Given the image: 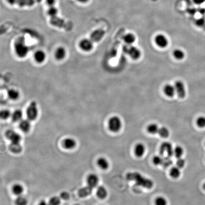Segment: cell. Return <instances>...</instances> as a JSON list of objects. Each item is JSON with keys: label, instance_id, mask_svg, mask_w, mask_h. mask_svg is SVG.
<instances>
[{"label": "cell", "instance_id": "obj_47", "mask_svg": "<svg viewBox=\"0 0 205 205\" xmlns=\"http://www.w3.org/2000/svg\"><path fill=\"white\" fill-rule=\"evenodd\" d=\"M188 12H189L190 14H195L196 12V11L195 9H190L188 10Z\"/></svg>", "mask_w": 205, "mask_h": 205}, {"label": "cell", "instance_id": "obj_14", "mask_svg": "<svg viewBox=\"0 0 205 205\" xmlns=\"http://www.w3.org/2000/svg\"><path fill=\"white\" fill-rule=\"evenodd\" d=\"M145 152V147L143 144L138 143L135 147V153L136 156L140 158L143 156Z\"/></svg>", "mask_w": 205, "mask_h": 205}, {"label": "cell", "instance_id": "obj_50", "mask_svg": "<svg viewBox=\"0 0 205 205\" xmlns=\"http://www.w3.org/2000/svg\"><path fill=\"white\" fill-rule=\"evenodd\" d=\"M203 188H204V190H205V182L204 183V184H203Z\"/></svg>", "mask_w": 205, "mask_h": 205}, {"label": "cell", "instance_id": "obj_3", "mask_svg": "<svg viewBox=\"0 0 205 205\" xmlns=\"http://www.w3.org/2000/svg\"><path fill=\"white\" fill-rule=\"evenodd\" d=\"M38 107L36 102L33 101L30 103L26 109V116L27 119L30 121L36 119L38 116Z\"/></svg>", "mask_w": 205, "mask_h": 205}, {"label": "cell", "instance_id": "obj_43", "mask_svg": "<svg viewBox=\"0 0 205 205\" xmlns=\"http://www.w3.org/2000/svg\"><path fill=\"white\" fill-rule=\"evenodd\" d=\"M70 196L69 193L67 192H62L60 195V198L63 200H68Z\"/></svg>", "mask_w": 205, "mask_h": 205}, {"label": "cell", "instance_id": "obj_5", "mask_svg": "<svg viewBox=\"0 0 205 205\" xmlns=\"http://www.w3.org/2000/svg\"><path fill=\"white\" fill-rule=\"evenodd\" d=\"M172 145L169 142H164L161 144L160 148V153L162 156L170 158L173 155Z\"/></svg>", "mask_w": 205, "mask_h": 205}, {"label": "cell", "instance_id": "obj_38", "mask_svg": "<svg viewBox=\"0 0 205 205\" xmlns=\"http://www.w3.org/2000/svg\"><path fill=\"white\" fill-rule=\"evenodd\" d=\"M163 157L162 156L157 155L154 157L153 158V162L156 165H162L163 162Z\"/></svg>", "mask_w": 205, "mask_h": 205}, {"label": "cell", "instance_id": "obj_33", "mask_svg": "<svg viewBox=\"0 0 205 205\" xmlns=\"http://www.w3.org/2000/svg\"><path fill=\"white\" fill-rule=\"evenodd\" d=\"M183 149L180 146L176 147L173 150V155L178 159L180 158L183 154Z\"/></svg>", "mask_w": 205, "mask_h": 205}, {"label": "cell", "instance_id": "obj_46", "mask_svg": "<svg viewBox=\"0 0 205 205\" xmlns=\"http://www.w3.org/2000/svg\"><path fill=\"white\" fill-rule=\"evenodd\" d=\"M193 2L196 4H201L204 3L205 2V0H193Z\"/></svg>", "mask_w": 205, "mask_h": 205}, {"label": "cell", "instance_id": "obj_34", "mask_svg": "<svg viewBox=\"0 0 205 205\" xmlns=\"http://www.w3.org/2000/svg\"><path fill=\"white\" fill-rule=\"evenodd\" d=\"M11 113L9 110L4 109L0 111V119L6 120L11 117Z\"/></svg>", "mask_w": 205, "mask_h": 205}, {"label": "cell", "instance_id": "obj_27", "mask_svg": "<svg viewBox=\"0 0 205 205\" xmlns=\"http://www.w3.org/2000/svg\"><path fill=\"white\" fill-rule=\"evenodd\" d=\"M159 128L157 125L155 124H151L149 125L147 127V131L150 134L155 135L158 132Z\"/></svg>", "mask_w": 205, "mask_h": 205}, {"label": "cell", "instance_id": "obj_4", "mask_svg": "<svg viewBox=\"0 0 205 205\" xmlns=\"http://www.w3.org/2000/svg\"><path fill=\"white\" fill-rule=\"evenodd\" d=\"M108 126L109 129L112 132H118L121 129L122 123L119 117L115 116L109 119Z\"/></svg>", "mask_w": 205, "mask_h": 205}, {"label": "cell", "instance_id": "obj_29", "mask_svg": "<svg viewBox=\"0 0 205 205\" xmlns=\"http://www.w3.org/2000/svg\"><path fill=\"white\" fill-rule=\"evenodd\" d=\"M12 191L16 195H21V194L23 192V187L19 184H15L12 187Z\"/></svg>", "mask_w": 205, "mask_h": 205}, {"label": "cell", "instance_id": "obj_36", "mask_svg": "<svg viewBox=\"0 0 205 205\" xmlns=\"http://www.w3.org/2000/svg\"><path fill=\"white\" fill-rule=\"evenodd\" d=\"M155 205H167L166 199L162 197H158L155 200Z\"/></svg>", "mask_w": 205, "mask_h": 205}, {"label": "cell", "instance_id": "obj_19", "mask_svg": "<svg viewBox=\"0 0 205 205\" xmlns=\"http://www.w3.org/2000/svg\"><path fill=\"white\" fill-rule=\"evenodd\" d=\"M97 195L100 199H104L107 196L108 192L106 188L102 186L98 187L97 191Z\"/></svg>", "mask_w": 205, "mask_h": 205}, {"label": "cell", "instance_id": "obj_16", "mask_svg": "<svg viewBox=\"0 0 205 205\" xmlns=\"http://www.w3.org/2000/svg\"><path fill=\"white\" fill-rule=\"evenodd\" d=\"M93 188L90 187L88 186H87V187L80 188L79 190L78 194L80 197L82 198L87 197L91 194L93 191Z\"/></svg>", "mask_w": 205, "mask_h": 205}, {"label": "cell", "instance_id": "obj_22", "mask_svg": "<svg viewBox=\"0 0 205 205\" xmlns=\"http://www.w3.org/2000/svg\"><path fill=\"white\" fill-rule=\"evenodd\" d=\"M164 92L168 97H173L176 92L175 87L170 84H168L164 88Z\"/></svg>", "mask_w": 205, "mask_h": 205}, {"label": "cell", "instance_id": "obj_39", "mask_svg": "<svg viewBox=\"0 0 205 205\" xmlns=\"http://www.w3.org/2000/svg\"><path fill=\"white\" fill-rule=\"evenodd\" d=\"M196 124L199 127L204 128L205 127V117H199L197 119Z\"/></svg>", "mask_w": 205, "mask_h": 205}, {"label": "cell", "instance_id": "obj_41", "mask_svg": "<svg viewBox=\"0 0 205 205\" xmlns=\"http://www.w3.org/2000/svg\"><path fill=\"white\" fill-rule=\"evenodd\" d=\"M195 24L198 27H204L205 26V18L201 17V18L197 19L196 21Z\"/></svg>", "mask_w": 205, "mask_h": 205}, {"label": "cell", "instance_id": "obj_2", "mask_svg": "<svg viewBox=\"0 0 205 205\" xmlns=\"http://www.w3.org/2000/svg\"><path fill=\"white\" fill-rule=\"evenodd\" d=\"M15 54L20 58H24L29 52V48L23 37H19L15 41L14 44Z\"/></svg>", "mask_w": 205, "mask_h": 205}, {"label": "cell", "instance_id": "obj_20", "mask_svg": "<svg viewBox=\"0 0 205 205\" xmlns=\"http://www.w3.org/2000/svg\"><path fill=\"white\" fill-rule=\"evenodd\" d=\"M22 112L21 110L17 109L15 110L11 115L12 119V120L14 122H20L22 120Z\"/></svg>", "mask_w": 205, "mask_h": 205}, {"label": "cell", "instance_id": "obj_42", "mask_svg": "<svg viewBox=\"0 0 205 205\" xmlns=\"http://www.w3.org/2000/svg\"><path fill=\"white\" fill-rule=\"evenodd\" d=\"M185 160L181 158H179L177 161V166L179 169L183 168V167L185 165Z\"/></svg>", "mask_w": 205, "mask_h": 205}, {"label": "cell", "instance_id": "obj_52", "mask_svg": "<svg viewBox=\"0 0 205 205\" xmlns=\"http://www.w3.org/2000/svg\"><path fill=\"white\" fill-rule=\"evenodd\" d=\"M204 29H205V26H204Z\"/></svg>", "mask_w": 205, "mask_h": 205}, {"label": "cell", "instance_id": "obj_44", "mask_svg": "<svg viewBox=\"0 0 205 205\" xmlns=\"http://www.w3.org/2000/svg\"><path fill=\"white\" fill-rule=\"evenodd\" d=\"M56 0H46V2L49 7L54 6L56 3Z\"/></svg>", "mask_w": 205, "mask_h": 205}, {"label": "cell", "instance_id": "obj_6", "mask_svg": "<svg viewBox=\"0 0 205 205\" xmlns=\"http://www.w3.org/2000/svg\"><path fill=\"white\" fill-rule=\"evenodd\" d=\"M123 50L126 54H128L134 60H137L141 55L140 50L138 48L130 46V45L125 46L123 48Z\"/></svg>", "mask_w": 205, "mask_h": 205}, {"label": "cell", "instance_id": "obj_13", "mask_svg": "<svg viewBox=\"0 0 205 205\" xmlns=\"http://www.w3.org/2000/svg\"><path fill=\"white\" fill-rule=\"evenodd\" d=\"M66 50L64 47H60L56 49L55 52V58L58 60H62L66 57Z\"/></svg>", "mask_w": 205, "mask_h": 205}, {"label": "cell", "instance_id": "obj_18", "mask_svg": "<svg viewBox=\"0 0 205 205\" xmlns=\"http://www.w3.org/2000/svg\"><path fill=\"white\" fill-rule=\"evenodd\" d=\"M97 164L99 167L103 170L108 169L109 167V163L107 159L104 157H100L97 160Z\"/></svg>", "mask_w": 205, "mask_h": 205}, {"label": "cell", "instance_id": "obj_9", "mask_svg": "<svg viewBox=\"0 0 205 205\" xmlns=\"http://www.w3.org/2000/svg\"><path fill=\"white\" fill-rule=\"evenodd\" d=\"M79 46L80 49L83 51H89L93 49V41L89 39H83L79 42Z\"/></svg>", "mask_w": 205, "mask_h": 205}, {"label": "cell", "instance_id": "obj_10", "mask_svg": "<svg viewBox=\"0 0 205 205\" xmlns=\"http://www.w3.org/2000/svg\"><path fill=\"white\" fill-rule=\"evenodd\" d=\"M87 182L88 186L92 188H95L98 186L99 182V178L95 174H90L87 178Z\"/></svg>", "mask_w": 205, "mask_h": 205}, {"label": "cell", "instance_id": "obj_21", "mask_svg": "<svg viewBox=\"0 0 205 205\" xmlns=\"http://www.w3.org/2000/svg\"><path fill=\"white\" fill-rule=\"evenodd\" d=\"M35 0H17L16 4L21 7H31L35 4Z\"/></svg>", "mask_w": 205, "mask_h": 205}, {"label": "cell", "instance_id": "obj_1", "mask_svg": "<svg viewBox=\"0 0 205 205\" xmlns=\"http://www.w3.org/2000/svg\"><path fill=\"white\" fill-rule=\"evenodd\" d=\"M128 180L134 181L137 185L146 188H151L153 187V181L149 179L144 177L139 172H129L126 175Z\"/></svg>", "mask_w": 205, "mask_h": 205}, {"label": "cell", "instance_id": "obj_7", "mask_svg": "<svg viewBox=\"0 0 205 205\" xmlns=\"http://www.w3.org/2000/svg\"><path fill=\"white\" fill-rule=\"evenodd\" d=\"M6 137L12 143H20L21 136L17 132L12 130H8L5 133Z\"/></svg>", "mask_w": 205, "mask_h": 205}, {"label": "cell", "instance_id": "obj_35", "mask_svg": "<svg viewBox=\"0 0 205 205\" xmlns=\"http://www.w3.org/2000/svg\"><path fill=\"white\" fill-rule=\"evenodd\" d=\"M15 203L16 205H27L28 201L25 197L20 195L15 199Z\"/></svg>", "mask_w": 205, "mask_h": 205}, {"label": "cell", "instance_id": "obj_15", "mask_svg": "<svg viewBox=\"0 0 205 205\" xmlns=\"http://www.w3.org/2000/svg\"><path fill=\"white\" fill-rule=\"evenodd\" d=\"M19 128L23 132H27L31 127L30 121L28 119L21 120L19 123Z\"/></svg>", "mask_w": 205, "mask_h": 205}, {"label": "cell", "instance_id": "obj_49", "mask_svg": "<svg viewBox=\"0 0 205 205\" xmlns=\"http://www.w3.org/2000/svg\"><path fill=\"white\" fill-rule=\"evenodd\" d=\"M79 2L81 3H87V2L89 1V0H77Z\"/></svg>", "mask_w": 205, "mask_h": 205}, {"label": "cell", "instance_id": "obj_30", "mask_svg": "<svg viewBox=\"0 0 205 205\" xmlns=\"http://www.w3.org/2000/svg\"><path fill=\"white\" fill-rule=\"evenodd\" d=\"M158 134L161 137L163 138H166L168 137L169 135V132L168 128H167L165 127H162L160 128L158 132Z\"/></svg>", "mask_w": 205, "mask_h": 205}, {"label": "cell", "instance_id": "obj_37", "mask_svg": "<svg viewBox=\"0 0 205 205\" xmlns=\"http://www.w3.org/2000/svg\"><path fill=\"white\" fill-rule=\"evenodd\" d=\"M60 199L58 197H53L49 200V205H60Z\"/></svg>", "mask_w": 205, "mask_h": 205}, {"label": "cell", "instance_id": "obj_23", "mask_svg": "<svg viewBox=\"0 0 205 205\" xmlns=\"http://www.w3.org/2000/svg\"><path fill=\"white\" fill-rule=\"evenodd\" d=\"M8 98L12 100H16L20 97V93L18 91L14 89H10L7 92Z\"/></svg>", "mask_w": 205, "mask_h": 205}, {"label": "cell", "instance_id": "obj_31", "mask_svg": "<svg viewBox=\"0 0 205 205\" xmlns=\"http://www.w3.org/2000/svg\"><path fill=\"white\" fill-rule=\"evenodd\" d=\"M173 56L174 58L179 60H182L184 58L185 54L184 52L179 49H176L174 50L173 52Z\"/></svg>", "mask_w": 205, "mask_h": 205}, {"label": "cell", "instance_id": "obj_24", "mask_svg": "<svg viewBox=\"0 0 205 205\" xmlns=\"http://www.w3.org/2000/svg\"><path fill=\"white\" fill-rule=\"evenodd\" d=\"M123 40L127 45H131L136 41V36L132 33H127L124 36Z\"/></svg>", "mask_w": 205, "mask_h": 205}, {"label": "cell", "instance_id": "obj_11", "mask_svg": "<svg viewBox=\"0 0 205 205\" xmlns=\"http://www.w3.org/2000/svg\"><path fill=\"white\" fill-rule=\"evenodd\" d=\"M155 42L158 47L161 48H164L168 44V40L164 35L159 34L155 38Z\"/></svg>", "mask_w": 205, "mask_h": 205}, {"label": "cell", "instance_id": "obj_51", "mask_svg": "<svg viewBox=\"0 0 205 205\" xmlns=\"http://www.w3.org/2000/svg\"><path fill=\"white\" fill-rule=\"evenodd\" d=\"M79 205V204H76V205Z\"/></svg>", "mask_w": 205, "mask_h": 205}, {"label": "cell", "instance_id": "obj_32", "mask_svg": "<svg viewBox=\"0 0 205 205\" xmlns=\"http://www.w3.org/2000/svg\"><path fill=\"white\" fill-rule=\"evenodd\" d=\"M58 12H59L58 9L54 6L49 7L48 12H47L49 16H50L51 18L56 17V16L58 15Z\"/></svg>", "mask_w": 205, "mask_h": 205}, {"label": "cell", "instance_id": "obj_12", "mask_svg": "<svg viewBox=\"0 0 205 205\" xmlns=\"http://www.w3.org/2000/svg\"><path fill=\"white\" fill-rule=\"evenodd\" d=\"M34 59L37 63L41 64L45 61L46 59V54L44 51L38 50L34 54Z\"/></svg>", "mask_w": 205, "mask_h": 205}, {"label": "cell", "instance_id": "obj_48", "mask_svg": "<svg viewBox=\"0 0 205 205\" xmlns=\"http://www.w3.org/2000/svg\"><path fill=\"white\" fill-rule=\"evenodd\" d=\"M38 205H48V203H47L46 201H44V200H42V201H41L40 203H39Z\"/></svg>", "mask_w": 205, "mask_h": 205}, {"label": "cell", "instance_id": "obj_45", "mask_svg": "<svg viewBox=\"0 0 205 205\" xmlns=\"http://www.w3.org/2000/svg\"><path fill=\"white\" fill-rule=\"evenodd\" d=\"M6 1L10 5H13L16 4L17 0H6Z\"/></svg>", "mask_w": 205, "mask_h": 205}, {"label": "cell", "instance_id": "obj_8", "mask_svg": "<svg viewBox=\"0 0 205 205\" xmlns=\"http://www.w3.org/2000/svg\"><path fill=\"white\" fill-rule=\"evenodd\" d=\"M174 87L175 89L176 92L179 98H182L185 97V88L182 82L180 81H177L176 82Z\"/></svg>", "mask_w": 205, "mask_h": 205}, {"label": "cell", "instance_id": "obj_25", "mask_svg": "<svg viewBox=\"0 0 205 205\" xmlns=\"http://www.w3.org/2000/svg\"><path fill=\"white\" fill-rule=\"evenodd\" d=\"M9 149L12 152L14 153H20L22 150V148L20 143H12L9 145Z\"/></svg>", "mask_w": 205, "mask_h": 205}, {"label": "cell", "instance_id": "obj_17", "mask_svg": "<svg viewBox=\"0 0 205 205\" xmlns=\"http://www.w3.org/2000/svg\"><path fill=\"white\" fill-rule=\"evenodd\" d=\"M63 146L67 149H72L76 146V141L74 139L68 138L63 141Z\"/></svg>", "mask_w": 205, "mask_h": 205}, {"label": "cell", "instance_id": "obj_26", "mask_svg": "<svg viewBox=\"0 0 205 205\" xmlns=\"http://www.w3.org/2000/svg\"><path fill=\"white\" fill-rule=\"evenodd\" d=\"M104 35V32L102 31H100V30L96 31L92 34L91 39L95 41H98L102 38Z\"/></svg>", "mask_w": 205, "mask_h": 205}, {"label": "cell", "instance_id": "obj_28", "mask_svg": "<svg viewBox=\"0 0 205 205\" xmlns=\"http://www.w3.org/2000/svg\"><path fill=\"white\" fill-rule=\"evenodd\" d=\"M169 174L170 176L173 178H178L180 175V169L178 167H173L170 169Z\"/></svg>", "mask_w": 205, "mask_h": 205}, {"label": "cell", "instance_id": "obj_40", "mask_svg": "<svg viewBox=\"0 0 205 205\" xmlns=\"http://www.w3.org/2000/svg\"><path fill=\"white\" fill-rule=\"evenodd\" d=\"M172 160L170 159L169 157H164L163 158V162H162V165L164 167H168L170 166L172 164Z\"/></svg>", "mask_w": 205, "mask_h": 205}]
</instances>
